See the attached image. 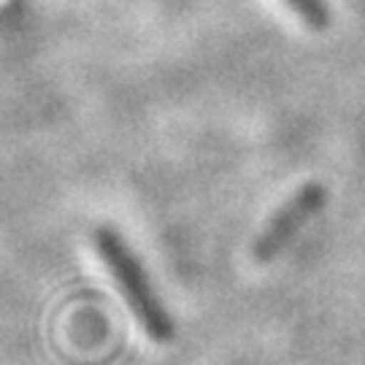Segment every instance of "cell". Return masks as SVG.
I'll return each instance as SVG.
<instances>
[{
	"mask_svg": "<svg viewBox=\"0 0 365 365\" xmlns=\"http://www.w3.org/2000/svg\"><path fill=\"white\" fill-rule=\"evenodd\" d=\"M322 203H325V187L314 182L303 184L298 192L268 220L262 233L255 238V247H252L255 260L265 262L276 257L289 244V238H295L300 233V227L322 209Z\"/></svg>",
	"mask_w": 365,
	"mask_h": 365,
	"instance_id": "2",
	"label": "cell"
},
{
	"mask_svg": "<svg viewBox=\"0 0 365 365\" xmlns=\"http://www.w3.org/2000/svg\"><path fill=\"white\" fill-rule=\"evenodd\" d=\"M92 244H95V252L106 265L108 276L114 279L117 289L122 292L125 303L130 306L133 317L144 327L146 336L157 344H168L173 339V322L163 309V303L155 298L141 265L133 260L128 247L122 244V238L111 230H98L92 235Z\"/></svg>",
	"mask_w": 365,
	"mask_h": 365,
	"instance_id": "1",
	"label": "cell"
},
{
	"mask_svg": "<svg viewBox=\"0 0 365 365\" xmlns=\"http://www.w3.org/2000/svg\"><path fill=\"white\" fill-rule=\"evenodd\" d=\"M282 3L300 25L312 27V30H325L327 22H330L322 0H282Z\"/></svg>",
	"mask_w": 365,
	"mask_h": 365,
	"instance_id": "3",
	"label": "cell"
}]
</instances>
